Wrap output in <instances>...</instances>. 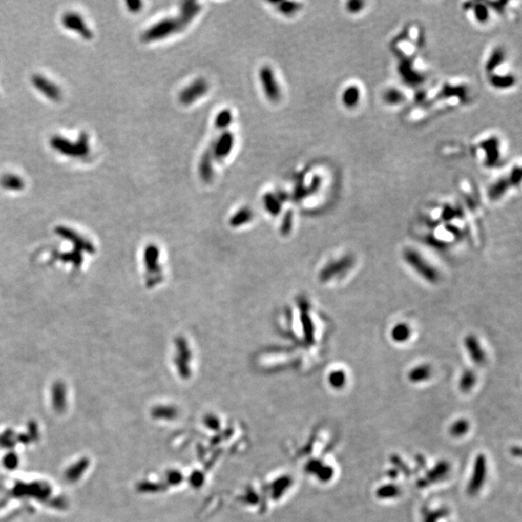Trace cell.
Listing matches in <instances>:
<instances>
[{
    "instance_id": "6da1fadb",
    "label": "cell",
    "mask_w": 522,
    "mask_h": 522,
    "mask_svg": "<svg viewBox=\"0 0 522 522\" xmlns=\"http://www.w3.org/2000/svg\"><path fill=\"white\" fill-rule=\"evenodd\" d=\"M486 72L489 85L497 90H506L515 85V75L511 67L509 57L505 51L500 48L489 54Z\"/></svg>"
},
{
    "instance_id": "7a4b0ae2",
    "label": "cell",
    "mask_w": 522,
    "mask_h": 522,
    "mask_svg": "<svg viewBox=\"0 0 522 522\" xmlns=\"http://www.w3.org/2000/svg\"><path fill=\"white\" fill-rule=\"evenodd\" d=\"M473 156L483 166L492 169L498 166L505 154L503 140L497 135L482 137L472 145Z\"/></svg>"
},
{
    "instance_id": "3957f363",
    "label": "cell",
    "mask_w": 522,
    "mask_h": 522,
    "mask_svg": "<svg viewBox=\"0 0 522 522\" xmlns=\"http://www.w3.org/2000/svg\"><path fill=\"white\" fill-rule=\"evenodd\" d=\"M186 26L180 17L164 18L146 30L144 34L142 35V41L154 42L162 40L165 37L183 30Z\"/></svg>"
},
{
    "instance_id": "277c9868",
    "label": "cell",
    "mask_w": 522,
    "mask_h": 522,
    "mask_svg": "<svg viewBox=\"0 0 522 522\" xmlns=\"http://www.w3.org/2000/svg\"><path fill=\"white\" fill-rule=\"evenodd\" d=\"M403 257L407 264L410 265L426 281L429 283H436L438 281L439 278L438 272L432 266L428 264L424 259V257H421L418 252H416L415 249L407 248L403 253Z\"/></svg>"
},
{
    "instance_id": "5b68a950",
    "label": "cell",
    "mask_w": 522,
    "mask_h": 522,
    "mask_svg": "<svg viewBox=\"0 0 522 522\" xmlns=\"http://www.w3.org/2000/svg\"><path fill=\"white\" fill-rule=\"evenodd\" d=\"M364 97L365 93L362 85L357 81H349L343 86L341 102L346 110H354L359 108Z\"/></svg>"
},
{
    "instance_id": "8992f818",
    "label": "cell",
    "mask_w": 522,
    "mask_h": 522,
    "mask_svg": "<svg viewBox=\"0 0 522 522\" xmlns=\"http://www.w3.org/2000/svg\"><path fill=\"white\" fill-rule=\"evenodd\" d=\"M259 77L266 97L272 103H278L281 100V89L272 69L263 66L259 71Z\"/></svg>"
},
{
    "instance_id": "52a82bcc",
    "label": "cell",
    "mask_w": 522,
    "mask_h": 522,
    "mask_svg": "<svg viewBox=\"0 0 522 522\" xmlns=\"http://www.w3.org/2000/svg\"><path fill=\"white\" fill-rule=\"evenodd\" d=\"M209 89V85L205 78H197L190 86H187L184 90H182L179 94L180 103L184 106H189L197 102L199 98L207 93Z\"/></svg>"
},
{
    "instance_id": "ba28073f",
    "label": "cell",
    "mask_w": 522,
    "mask_h": 522,
    "mask_svg": "<svg viewBox=\"0 0 522 522\" xmlns=\"http://www.w3.org/2000/svg\"><path fill=\"white\" fill-rule=\"evenodd\" d=\"M492 8V7H491ZM487 4L481 3V2H471V3H465L463 6V10L466 14L467 17L475 23V25L485 26L488 25L491 20V9Z\"/></svg>"
},
{
    "instance_id": "9c48e42d",
    "label": "cell",
    "mask_w": 522,
    "mask_h": 522,
    "mask_svg": "<svg viewBox=\"0 0 522 522\" xmlns=\"http://www.w3.org/2000/svg\"><path fill=\"white\" fill-rule=\"evenodd\" d=\"M234 146V136L231 132L224 131L212 147L213 157L218 161H223L232 152Z\"/></svg>"
},
{
    "instance_id": "30bf717a",
    "label": "cell",
    "mask_w": 522,
    "mask_h": 522,
    "mask_svg": "<svg viewBox=\"0 0 522 522\" xmlns=\"http://www.w3.org/2000/svg\"><path fill=\"white\" fill-rule=\"evenodd\" d=\"M465 348L468 352L471 359L476 364H483L486 361V353L482 348L479 341L474 336H467L464 340Z\"/></svg>"
},
{
    "instance_id": "8fae6325",
    "label": "cell",
    "mask_w": 522,
    "mask_h": 522,
    "mask_svg": "<svg viewBox=\"0 0 522 522\" xmlns=\"http://www.w3.org/2000/svg\"><path fill=\"white\" fill-rule=\"evenodd\" d=\"M382 100L389 107H400L406 103L407 96L402 88L390 86L382 93Z\"/></svg>"
},
{
    "instance_id": "7c38bea8",
    "label": "cell",
    "mask_w": 522,
    "mask_h": 522,
    "mask_svg": "<svg viewBox=\"0 0 522 522\" xmlns=\"http://www.w3.org/2000/svg\"><path fill=\"white\" fill-rule=\"evenodd\" d=\"M199 175L204 182H210L213 179L214 171H213V152L212 147L207 149L199 163Z\"/></svg>"
},
{
    "instance_id": "4fadbf2b",
    "label": "cell",
    "mask_w": 522,
    "mask_h": 522,
    "mask_svg": "<svg viewBox=\"0 0 522 522\" xmlns=\"http://www.w3.org/2000/svg\"><path fill=\"white\" fill-rule=\"evenodd\" d=\"M199 10H200V6L196 2H185L183 4V7L181 9L179 17L186 26H188L189 24L192 22V19L196 17V15L199 12Z\"/></svg>"
},
{
    "instance_id": "5bb4252c",
    "label": "cell",
    "mask_w": 522,
    "mask_h": 522,
    "mask_svg": "<svg viewBox=\"0 0 522 522\" xmlns=\"http://www.w3.org/2000/svg\"><path fill=\"white\" fill-rule=\"evenodd\" d=\"M351 265H352V258L344 257V258L340 259L339 261L334 262V264H332L330 267H327L324 270V274L326 275V278H330L336 274L343 273V271L347 270Z\"/></svg>"
},
{
    "instance_id": "9a60e30c",
    "label": "cell",
    "mask_w": 522,
    "mask_h": 522,
    "mask_svg": "<svg viewBox=\"0 0 522 522\" xmlns=\"http://www.w3.org/2000/svg\"><path fill=\"white\" fill-rule=\"evenodd\" d=\"M392 339L394 342L398 343H404L406 342L411 336V329L409 326L405 323H400L394 326L392 329Z\"/></svg>"
},
{
    "instance_id": "2e32d148",
    "label": "cell",
    "mask_w": 522,
    "mask_h": 522,
    "mask_svg": "<svg viewBox=\"0 0 522 522\" xmlns=\"http://www.w3.org/2000/svg\"><path fill=\"white\" fill-rule=\"evenodd\" d=\"M431 370L428 365H421L411 369L408 377L412 382H421L430 377Z\"/></svg>"
},
{
    "instance_id": "e0dca14e",
    "label": "cell",
    "mask_w": 522,
    "mask_h": 522,
    "mask_svg": "<svg viewBox=\"0 0 522 522\" xmlns=\"http://www.w3.org/2000/svg\"><path fill=\"white\" fill-rule=\"evenodd\" d=\"M232 121V112L229 110H223L222 112L218 113L216 120H215V125L219 130H224L231 125Z\"/></svg>"
},
{
    "instance_id": "ac0fdd59",
    "label": "cell",
    "mask_w": 522,
    "mask_h": 522,
    "mask_svg": "<svg viewBox=\"0 0 522 522\" xmlns=\"http://www.w3.org/2000/svg\"><path fill=\"white\" fill-rule=\"evenodd\" d=\"M276 5L278 6L280 12L283 13V15H285V16H292L301 9V4L298 2H294V1L280 2V3H277Z\"/></svg>"
},
{
    "instance_id": "d6986e66",
    "label": "cell",
    "mask_w": 522,
    "mask_h": 522,
    "mask_svg": "<svg viewBox=\"0 0 522 522\" xmlns=\"http://www.w3.org/2000/svg\"><path fill=\"white\" fill-rule=\"evenodd\" d=\"M365 5H366L365 2L351 1L345 4V10L349 15H358L365 10Z\"/></svg>"
},
{
    "instance_id": "ffe728a7",
    "label": "cell",
    "mask_w": 522,
    "mask_h": 522,
    "mask_svg": "<svg viewBox=\"0 0 522 522\" xmlns=\"http://www.w3.org/2000/svg\"><path fill=\"white\" fill-rule=\"evenodd\" d=\"M476 377L472 370H465L463 373L462 379H461V387L463 390H469L473 384L475 383Z\"/></svg>"
},
{
    "instance_id": "44dd1931",
    "label": "cell",
    "mask_w": 522,
    "mask_h": 522,
    "mask_svg": "<svg viewBox=\"0 0 522 522\" xmlns=\"http://www.w3.org/2000/svg\"><path fill=\"white\" fill-rule=\"evenodd\" d=\"M264 201H265L266 207L273 213H278L279 212V205L277 203V200L275 199V197L271 195V194H267L265 197H264Z\"/></svg>"
},
{
    "instance_id": "7402d4cb",
    "label": "cell",
    "mask_w": 522,
    "mask_h": 522,
    "mask_svg": "<svg viewBox=\"0 0 522 522\" xmlns=\"http://www.w3.org/2000/svg\"><path fill=\"white\" fill-rule=\"evenodd\" d=\"M344 381H345V375L343 374V372H342L341 370L334 372L331 375V383L334 386H337V387L342 386Z\"/></svg>"
},
{
    "instance_id": "603a6c76",
    "label": "cell",
    "mask_w": 522,
    "mask_h": 522,
    "mask_svg": "<svg viewBox=\"0 0 522 522\" xmlns=\"http://www.w3.org/2000/svg\"><path fill=\"white\" fill-rule=\"evenodd\" d=\"M127 5H128L129 9H130L131 11H133V12H137V11H139L140 8H141L142 3H141V2H139V1H135V2H128V3H127Z\"/></svg>"
},
{
    "instance_id": "cb8c5ba5",
    "label": "cell",
    "mask_w": 522,
    "mask_h": 522,
    "mask_svg": "<svg viewBox=\"0 0 522 522\" xmlns=\"http://www.w3.org/2000/svg\"><path fill=\"white\" fill-rule=\"evenodd\" d=\"M170 476H172V478H171V481H172V484H177V483H179L180 477H181V476H180L179 473H177V472H174V473H172V474H171Z\"/></svg>"
}]
</instances>
